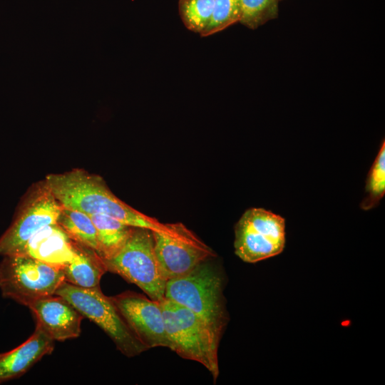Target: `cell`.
Returning <instances> with one entry per match:
<instances>
[{
    "instance_id": "2",
    "label": "cell",
    "mask_w": 385,
    "mask_h": 385,
    "mask_svg": "<svg viewBox=\"0 0 385 385\" xmlns=\"http://www.w3.org/2000/svg\"><path fill=\"white\" fill-rule=\"evenodd\" d=\"M222 288L221 274L208 260L188 274L167 281L165 299L192 312L221 338L227 322Z\"/></svg>"
},
{
    "instance_id": "1",
    "label": "cell",
    "mask_w": 385,
    "mask_h": 385,
    "mask_svg": "<svg viewBox=\"0 0 385 385\" xmlns=\"http://www.w3.org/2000/svg\"><path fill=\"white\" fill-rule=\"evenodd\" d=\"M44 183L65 207L88 215H107L130 226L152 231L173 234L177 230L178 222L164 224L139 212L116 197L101 176L84 170L49 174Z\"/></svg>"
},
{
    "instance_id": "4",
    "label": "cell",
    "mask_w": 385,
    "mask_h": 385,
    "mask_svg": "<svg viewBox=\"0 0 385 385\" xmlns=\"http://www.w3.org/2000/svg\"><path fill=\"white\" fill-rule=\"evenodd\" d=\"M55 294L66 299L83 317L102 329L125 356L133 357L148 349L101 287L82 288L64 281Z\"/></svg>"
},
{
    "instance_id": "16",
    "label": "cell",
    "mask_w": 385,
    "mask_h": 385,
    "mask_svg": "<svg viewBox=\"0 0 385 385\" xmlns=\"http://www.w3.org/2000/svg\"><path fill=\"white\" fill-rule=\"evenodd\" d=\"M56 222L73 242L96 252V229L88 214L62 206Z\"/></svg>"
},
{
    "instance_id": "15",
    "label": "cell",
    "mask_w": 385,
    "mask_h": 385,
    "mask_svg": "<svg viewBox=\"0 0 385 385\" xmlns=\"http://www.w3.org/2000/svg\"><path fill=\"white\" fill-rule=\"evenodd\" d=\"M88 215L96 229V253L103 260L113 258L123 248L134 227L107 215Z\"/></svg>"
},
{
    "instance_id": "5",
    "label": "cell",
    "mask_w": 385,
    "mask_h": 385,
    "mask_svg": "<svg viewBox=\"0 0 385 385\" xmlns=\"http://www.w3.org/2000/svg\"><path fill=\"white\" fill-rule=\"evenodd\" d=\"M103 262L107 272L118 274L137 285L151 299L157 302L164 299L167 281L155 257L152 230L134 227L120 252Z\"/></svg>"
},
{
    "instance_id": "8",
    "label": "cell",
    "mask_w": 385,
    "mask_h": 385,
    "mask_svg": "<svg viewBox=\"0 0 385 385\" xmlns=\"http://www.w3.org/2000/svg\"><path fill=\"white\" fill-rule=\"evenodd\" d=\"M61 208L62 205L43 182L29 197L13 223L0 237V255H21L34 234L57 222Z\"/></svg>"
},
{
    "instance_id": "7",
    "label": "cell",
    "mask_w": 385,
    "mask_h": 385,
    "mask_svg": "<svg viewBox=\"0 0 385 385\" xmlns=\"http://www.w3.org/2000/svg\"><path fill=\"white\" fill-rule=\"evenodd\" d=\"M235 254L255 263L280 254L285 245V220L263 208L246 210L235 227Z\"/></svg>"
},
{
    "instance_id": "14",
    "label": "cell",
    "mask_w": 385,
    "mask_h": 385,
    "mask_svg": "<svg viewBox=\"0 0 385 385\" xmlns=\"http://www.w3.org/2000/svg\"><path fill=\"white\" fill-rule=\"evenodd\" d=\"M76 255L63 269L65 282L82 288L100 287L107 272L103 260L96 251L74 242Z\"/></svg>"
},
{
    "instance_id": "3",
    "label": "cell",
    "mask_w": 385,
    "mask_h": 385,
    "mask_svg": "<svg viewBox=\"0 0 385 385\" xmlns=\"http://www.w3.org/2000/svg\"><path fill=\"white\" fill-rule=\"evenodd\" d=\"M160 302L172 351L204 366L216 381L219 375L217 349L220 338L186 307L167 299Z\"/></svg>"
},
{
    "instance_id": "10",
    "label": "cell",
    "mask_w": 385,
    "mask_h": 385,
    "mask_svg": "<svg viewBox=\"0 0 385 385\" xmlns=\"http://www.w3.org/2000/svg\"><path fill=\"white\" fill-rule=\"evenodd\" d=\"M140 341L148 348H170L160 302L125 291L110 297Z\"/></svg>"
},
{
    "instance_id": "20",
    "label": "cell",
    "mask_w": 385,
    "mask_h": 385,
    "mask_svg": "<svg viewBox=\"0 0 385 385\" xmlns=\"http://www.w3.org/2000/svg\"><path fill=\"white\" fill-rule=\"evenodd\" d=\"M240 17V0H215L211 21L200 35L207 36L221 31L239 21Z\"/></svg>"
},
{
    "instance_id": "12",
    "label": "cell",
    "mask_w": 385,
    "mask_h": 385,
    "mask_svg": "<svg viewBox=\"0 0 385 385\" xmlns=\"http://www.w3.org/2000/svg\"><path fill=\"white\" fill-rule=\"evenodd\" d=\"M76 255L74 242L57 223L48 225L34 234L21 255L63 269Z\"/></svg>"
},
{
    "instance_id": "19",
    "label": "cell",
    "mask_w": 385,
    "mask_h": 385,
    "mask_svg": "<svg viewBox=\"0 0 385 385\" xmlns=\"http://www.w3.org/2000/svg\"><path fill=\"white\" fill-rule=\"evenodd\" d=\"M239 21L255 29L278 16L277 0H240Z\"/></svg>"
},
{
    "instance_id": "6",
    "label": "cell",
    "mask_w": 385,
    "mask_h": 385,
    "mask_svg": "<svg viewBox=\"0 0 385 385\" xmlns=\"http://www.w3.org/2000/svg\"><path fill=\"white\" fill-rule=\"evenodd\" d=\"M0 263V291L3 297L26 306L55 294L65 281L62 269L27 255L4 256Z\"/></svg>"
},
{
    "instance_id": "13",
    "label": "cell",
    "mask_w": 385,
    "mask_h": 385,
    "mask_svg": "<svg viewBox=\"0 0 385 385\" xmlns=\"http://www.w3.org/2000/svg\"><path fill=\"white\" fill-rule=\"evenodd\" d=\"M54 340L36 324L31 337L23 344L0 354V384L21 377L54 349Z\"/></svg>"
},
{
    "instance_id": "18",
    "label": "cell",
    "mask_w": 385,
    "mask_h": 385,
    "mask_svg": "<svg viewBox=\"0 0 385 385\" xmlns=\"http://www.w3.org/2000/svg\"><path fill=\"white\" fill-rule=\"evenodd\" d=\"M215 0H179L181 19L187 29L201 34L210 24Z\"/></svg>"
},
{
    "instance_id": "11",
    "label": "cell",
    "mask_w": 385,
    "mask_h": 385,
    "mask_svg": "<svg viewBox=\"0 0 385 385\" xmlns=\"http://www.w3.org/2000/svg\"><path fill=\"white\" fill-rule=\"evenodd\" d=\"M28 308L38 324L54 341L79 337L83 316L66 299L53 294L37 299Z\"/></svg>"
},
{
    "instance_id": "17",
    "label": "cell",
    "mask_w": 385,
    "mask_h": 385,
    "mask_svg": "<svg viewBox=\"0 0 385 385\" xmlns=\"http://www.w3.org/2000/svg\"><path fill=\"white\" fill-rule=\"evenodd\" d=\"M366 196L360 207L369 210L376 207L385 193V143L383 140L379 153L368 173L366 187Z\"/></svg>"
},
{
    "instance_id": "9",
    "label": "cell",
    "mask_w": 385,
    "mask_h": 385,
    "mask_svg": "<svg viewBox=\"0 0 385 385\" xmlns=\"http://www.w3.org/2000/svg\"><path fill=\"white\" fill-rule=\"evenodd\" d=\"M154 251L166 281L185 275L215 257L214 251L183 223L174 234L153 231Z\"/></svg>"
}]
</instances>
